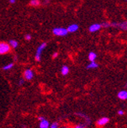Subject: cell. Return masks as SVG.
<instances>
[{
  "mask_svg": "<svg viewBox=\"0 0 127 128\" xmlns=\"http://www.w3.org/2000/svg\"><path fill=\"white\" fill-rule=\"evenodd\" d=\"M29 5L33 7H38L39 6H41V1L40 0H30Z\"/></svg>",
  "mask_w": 127,
  "mask_h": 128,
  "instance_id": "cell-13",
  "label": "cell"
},
{
  "mask_svg": "<svg viewBox=\"0 0 127 128\" xmlns=\"http://www.w3.org/2000/svg\"><path fill=\"white\" fill-rule=\"evenodd\" d=\"M50 128H59V125H58L57 123H53V124L51 125Z\"/></svg>",
  "mask_w": 127,
  "mask_h": 128,
  "instance_id": "cell-18",
  "label": "cell"
},
{
  "mask_svg": "<svg viewBox=\"0 0 127 128\" xmlns=\"http://www.w3.org/2000/svg\"><path fill=\"white\" fill-rule=\"evenodd\" d=\"M9 45L10 47H11V49H12V48H13V49H17V48L18 47V45H19V43H18V41L17 40L11 39V40H9Z\"/></svg>",
  "mask_w": 127,
  "mask_h": 128,
  "instance_id": "cell-12",
  "label": "cell"
},
{
  "mask_svg": "<svg viewBox=\"0 0 127 128\" xmlns=\"http://www.w3.org/2000/svg\"><path fill=\"white\" fill-rule=\"evenodd\" d=\"M45 2H49L51 1V0H45Z\"/></svg>",
  "mask_w": 127,
  "mask_h": 128,
  "instance_id": "cell-24",
  "label": "cell"
},
{
  "mask_svg": "<svg viewBox=\"0 0 127 128\" xmlns=\"http://www.w3.org/2000/svg\"><path fill=\"white\" fill-rule=\"evenodd\" d=\"M58 56H59V52H55L53 53V55H52V58H53V59H55Z\"/></svg>",
  "mask_w": 127,
  "mask_h": 128,
  "instance_id": "cell-20",
  "label": "cell"
},
{
  "mask_svg": "<svg viewBox=\"0 0 127 128\" xmlns=\"http://www.w3.org/2000/svg\"><path fill=\"white\" fill-rule=\"evenodd\" d=\"M11 50V47L9 46V43L5 41L0 42V55H5L9 53Z\"/></svg>",
  "mask_w": 127,
  "mask_h": 128,
  "instance_id": "cell-3",
  "label": "cell"
},
{
  "mask_svg": "<svg viewBox=\"0 0 127 128\" xmlns=\"http://www.w3.org/2000/svg\"><path fill=\"white\" fill-rule=\"evenodd\" d=\"M24 38L27 40V41H30L31 38H32V37H31V34H26L25 36H24Z\"/></svg>",
  "mask_w": 127,
  "mask_h": 128,
  "instance_id": "cell-17",
  "label": "cell"
},
{
  "mask_svg": "<svg viewBox=\"0 0 127 128\" xmlns=\"http://www.w3.org/2000/svg\"><path fill=\"white\" fill-rule=\"evenodd\" d=\"M101 28H102V25H101V24L96 23V24H93L90 26L88 28V31L91 32V33H94V32H97L99 30H101Z\"/></svg>",
  "mask_w": 127,
  "mask_h": 128,
  "instance_id": "cell-6",
  "label": "cell"
},
{
  "mask_svg": "<svg viewBox=\"0 0 127 128\" xmlns=\"http://www.w3.org/2000/svg\"><path fill=\"white\" fill-rule=\"evenodd\" d=\"M97 54L94 52H90L88 54V60H90V62H93L95 61L97 59Z\"/></svg>",
  "mask_w": 127,
  "mask_h": 128,
  "instance_id": "cell-11",
  "label": "cell"
},
{
  "mask_svg": "<svg viewBox=\"0 0 127 128\" xmlns=\"http://www.w3.org/2000/svg\"><path fill=\"white\" fill-rule=\"evenodd\" d=\"M118 28L121 29L122 31H126L127 29V22L126 21H123V22L119 23V27Z\"/></svg>",
  "mask_w": 127,
  "mask_h": 128,
  "instance_id": "cell-15",
  "label": "cell"
},
{
  "mask_svg": "<svg viewBox=\"0 0 127 128\" xmlns=\"http://www.w3.org/2000/svg\"><path fill=\"white\" fill-rule=\"evenodd\" d=\"M34 77V73L31 69H27L24 72V79L27 81H31Z\"/></svg>",
  "mask_w": 127,
  "mask_h": 128,
  "instance_id": "cell-4",
  "label": "cell"
},
{
  "mask_svg": "<svg viewBox=\"0 0 127 128\" xmlns=\"http://www.w3.org/2000/svg\"><path fill=\"white\" fill-rule=\"evenodd\" d=\"M14 66V63H10L9 64H7V65L6 66H4L2 67V70H11V69Z\"/></svg>",
  "mask_w": 127,
  "mask_h": 128,
  "instance_id": "cell-16",
  "label": "cell"
},
{
  "mask_svg": "<svg viewBox=\"0 0 127 128\" xmlns=\"http://www.w3.org/2000/svg\"><path fill=\"white\" fill-rule=\"evenodd\" d=\"M68 33H74L79 30V25L76 24H70V26H68V28H66Z\"/></svg>",
  "mask_w": 127,
  "mask_h": 128,
  "instance_id": "cell-8",
  "label": "cell"
},
{
  "mask_svg": "<svg viewBox=\"0 0 127 128\" xmlns=\"http://www.w3.org/2000/svg\"><path fill=\"white\" fill-rule=\"evenodd\" d=\"M118 114H119V116H124L125 112H124L123 109H120V110H119V111H118Z\"/></svg>",
  "mask_w": 127,
  "mask_h": 128,
  "instance_id": "cell-19",
  "label": "cell"
},
{
  "mask_svg": "<svg viewBox=\"0 0 127 128\" xmlns=\"http://www.w3.org/2000/svg\"><path fill=\"white\" fill-rule=\"evenodd\" d=\"M70 73V68L66 65H63L61 68V73L62 76H66Z\"/></svg>",
  "mask_w": 127,
  "mask_h": 128,
  "instance_id": "cell-10",
  "label": "cell"
},
{
  "mask_svg": "<svg viewBox=\"0 0 127 128\" xmlns=\"http://www.w3.org/2000/svg\"><path fill=\"white\" fill-rule=\"evenodd\" d=\"M46 46H47V43H46V42H43V43H41L38 48H37V51H36V53H35V60L37 62H40L41 60L42 52L45 50Z\"/></svg>",
  "mask_w": 127,
  "mask_h": 128,
  "instance_id": "cell-1",
  "label": "cell"
},
{
  "mask_svg": "<svg viewBox=\"0 0 127 128\" xmlns=\"http://www.w3.org/2000/svg\"><path fill=\"white\" fill-rule=\"evenodd\" d=\"M61 128H69V127H61Z\"/></svg>",
  "mask_w": 127,
  "mask_h": 128,
  "instance_id": "cell-25",
  "label": "cell"
},
{
  "mask_svg": "<svg viewBox=\"0 0 127 128\" xmlns=\"http://www.w3.org/2000/svg\"><path fill=\"white\" fill-rule=\"evenodd\" d=\"M52 34L55 36L58 37H65L69 33L67 31V29L65 28H55L52 30Z\"/></svg>",
  "mask_w": 127,
  "mask_h": 128,
  "instance_id": "cell-2",
  "label": "cell"
},
{
  "mask_svg": "<svg viewBox=\"0 0 127 128\" xmlns=\"http://www.w3.org/2000/svg\"><path fill=\"white\" fill-rule=\"evenodd\" d=\"M109 122V118L108 117H102V118L99 119L97 121V125L101 127H104V125H106Z\"/></svg>",
  "mask_w": 127,
  "mask_h": 128,
  "instance_id": "cell-7",
  "label": "cell"
},
{
  "mask_svg": "<svg viewBox=\"0 0 127 128\" xmlns=\"http://www.w3.org/2000/svg\"><path fill=\"white\" fill-rule=\"evenodd\" d=\"M74 128H86L84 126H83V125H77V126H76Z\"/></svg>",
  "mask_w": 127,
  "mask_h": 128,
  "instance_id": "cell-22",
  "label": "cell"
},
{
  "mask_svg": "<svg viewBox=\"0 0 127 128\" xmlns=\"http://www.w3.org/2000/svg\"><path fill=\"white\" fill-rule=\"evenodd\" d=\"M24 84V79H20L19 81V85H23Z\"/></svg>",
  "mask_w": 127,
  "mask_h": 128,
  "instance_id": "cell-21",
  "label": "cell"
},
{
  "mask_svg": "<svg viewBox=\"0 0 127 128\" xmlns=\"http://www.w3.org/2000/svg\"><path fill=\"white\" fill-rule=\"evenodd\" d=\"M38 120H40V124H39L40 128H49V121L47 120L44 116H39Z\"/></svg>",
  "mask_w": 127,
  "mask_h": 128,
  "instance_id": "cell-5",
  "label": "cell"
},
{
  "mask_svg": "<svg viewBox=\"0 0 127 128\" xmlns=\"http://www.w3.org/2000/svg\"><path fill=\"white\" fill-rule=\"evenodd\" d=\"M98 67V63H96L95 61L91 62L87 66V69H88V70H91V69H96Z\"/></svg>",
  "mask_w": 127,
  "mask_h": 128,
  "instance_id": "cell-14",
  "label": "cell"
},
{
  "mask_svg": "<svg viewBox=\"0 0 127 128\" xmlns=\"http://www.w3.org/2000/svg\"><path fill=\"white\" fill-rule=\"evenodd\" d=\"M9 2L10 4H14L16 2V0H9Z\"/></svg>",
  "mask_w": 127,
  "mask_h": 128,
  "instance_id": "cell-23",
  "label": "cell"
},
{
  "mask_svg": "<svg viewBox=\"0 0 127 128\" xmlns=\"http://www.w3.org/2000/svg\"><path fill=\"white\" fill-rule=\"evenodd\" d=\"M118 98L121 100H126L127 98V92L126 90H122L117 95Z\"/></svg>",
  "mask_w": 127,
  "mask_h": 128,
  "instance_id": "cell-9",
  "label": "cell"
}]
</instances>
